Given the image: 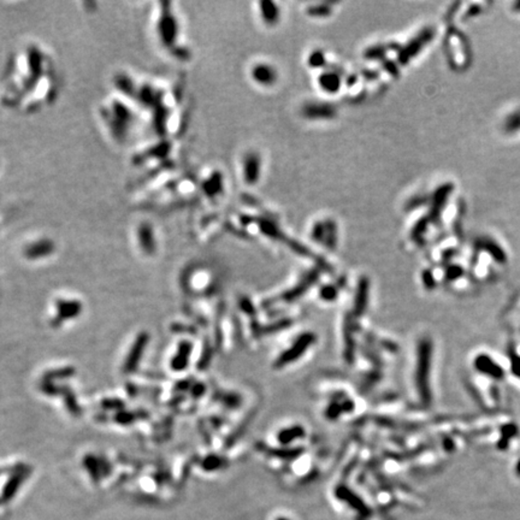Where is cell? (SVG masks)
Returning a JSON list of instances; mask_svg holds the SVG:
<instances>
[{"mask_svg":"<svg viewBox=\"0 0 520 520\" xmlns=\"http://www.w3.org/2000/svg\"><path fill=\"white\" fill-rule=\"evenodd\" d=\"M336 295V292L334 290V288H324L323 292H322V296L325 300H332V298Z\"/></svg>","mask_w":520,"mask_h":520,"instance_id":"obj_17","label":"cell"},{"mask_svg":"<svg viewBox=\"0 0 520 520\" xmlns=\"http://www.w3.org/2000/svg\"><path fill=\"white\" fill-rule=\"evenodd\" d=\"M21 482H22V475H21V473H20V475L14 476V478H12L11 481L9 482V484L6 485L5 492H4L5 496L6 497L14 496V494H15V492H16L18 485L21 484Z\"/></svg>","mask_w":520,"mask_h":520,"instance_id":"obj_14","label":"cell"},{"mask_svg":"<svg viewBox=\"0 0 520 520\" xmlns=\"http://www.w3.org/2000/svg\"><path fill=\"white\" fill-rule=\"evenodd\" d=\"M56 252V243L50 237H38L35 240L29 241L23 247L24 258L32 260H40L51 256Z\"/></svg>","mask_w":520,"mask_h":520,"instance_id":"obj_3","label":"cell"},{"mask_svg":"<svg viewBox=\"0 0 520 520\" xmlns=\"http://www.w3.org/2000/svg\"><path fill=\"white\" fill-rule=\"evenodd\" d=\"M366 289H368V288H366V287H362V288H360V292H359V293H360V295H359V296H360V298H362V299L358 300V301H357V310H358V311L362 310V308H363V304H364V302H365L366 292H368V290H366Z\"/></svg>","mask_w":520,"mask_h":520,"instance_id":"obj_16","label":"cell"},{"mask_svg":"<svg viewBox=\"0 0 520 520\" xmlns=\"http://www.w3.org/2000/svg\"><path fill=\"white\" fill-rule=\"evenodd\" d=\"M0 166H2V163H0Z\"/></svg>","mask_w":520,"mask_h":520,"instance_id":"obj_18","label":"cell"},{"mask_svg":"<svg viewBox=\"0 0 520 520\" xmlns=\"http://www.w3.org/2000/svg\"><path fill=\"white\" fill-rule=\"evenodd\" d=\"M157 28L159 40L161 41V44L165 46H169L175 41L177 32L175 18L172 20V17L169 16L166 12H163V14L160 15V17H159Z\"/></svg>","mask_w":520,"mask_h":520,"instance_id":"obj_6","label":"cell"},{"mask_svg":"<svg viewBox=\"0 0 520 520\" xmlns=\"http://www.w3.org/2000/svg\"><path fill=\"white\" fill-rule=\"evenodd\" d=\"M136 236L142 252L153 254L155 250V238L152 226L148 223H141L136 229Z\"/></svg>","mask_w":520,"mask_h":520,"instance_id":"obj_8","label":"cell"},{"mask_svg":"<svg viewBox=\"0 0 520 520\" xmlns=\"http://www.w3.org/2000/svg\"><path fill=\"white\" fill-rule=\"evenodd\" d=\"M253 78L262 84H271L276 79V75H275V70H272L270 66L262 64L255 66V69L253 70Z\"/></svg>","mask_w":520,"mask_h":520,"instance_id":"obj_10","label":"cell"},{"mask_svg":"<svg viewBox=\"0 0 520 520\" xmlns=\"http://www.w3.org/2000/svg\"><path fill=\"white\" fill-rule=\"evenodd\" d=\"M104 463H105V461L100 460V459L93 457V455H87V457L83 459L84 467L90 471V475L94 481H99L100 477L106 475L105 466H108V465H105Z\"/></svg>","mask_w":520,"mask_h":520,"instance_id":"obj_9","label":"cell"},{"mask_svg":"<svg viewBox=\"0 0 520 520\" xmlns=\"http://www.w3.org/2000/svg\"><path fill=\"white\" fill-rule=\"evenodd\" d=\"M189 353H191V345L188 343L182 344L180 347L179 353L176 354V357L174 358L172 363H171V366H172L174 370H182L186 368L187 362H188Z\"/></svg>","mask_w":520,"mask_h":520,"instance_id":"obj_12","label":"cell"},{"mask_svg":"<svg viewBox=\"0 0 520 520\" xmlns=\"http://www.w3.org/2000/svg\"><path fill=\"white\" fill-rule=\"evenodd\" d=\"M75 370L71 369V368H66V369H62V370H58V371H53L51 372L50 375H48V379L52 378V377H70L71 375H74Z\"/></svg>","mask_w":520,"mask_h":520,"instance_id":"obj_15","label":"cell"},{"mask_svg":"<svg viewBox=\"0 0 520 520\" xmlns=\"http://www.w3.org/2000/svg\"><path fill=\"white\" fill-rule=\"evenodd\" d=\"M82 312V304L76 300H59L57 301V322L69 320L79 316Z\"/></svg>","mask_w":520,"mask_h":520,"instance_id":"obj_7","label":"cell"},{"mask_svg":"<svg viewBox=\"0 0 520 520\" xmlns=\"http://www.w3.org/2000/svg\"><path fill=\"white\" fill-rule=\"evenodd\" d=\"M258 169H259V159L256 155L252 154L244 161V176L248 182H254L258 177Z\"/></svg>","mask_w":520,"mask_h":520,"instance_id":"obj_11","label":"cell"},{"mask_svg":"<svg viewBox=\"0 0 520 520\" xmlns=\"http://www.w3.org/2000/svg\"><path fill=\"white\" fill-rule=\"evenodd\" d=\"M301 435H302V430L300 429V427L295 426V427H292V429L282 431L281 435L278 436V440H280L282 443H288L290 441H293L294 439H296V437H300Z\"/></svg>","mask_w":520,"mask_h":520,"instance_id":"obj_13","label":"cell"},{"mask_svg":"<svg viewBox=\"0 0 520 520\" xmlns=\"http://www.w3.org/2000/svg\"><path fill=\"white\" fill-rule=\"evenodd\" d=\"M148 342V335L142 332L137 336L136 341L134 342L133 347L128 354L127 360L124 363V372L131 373L134 372L137 369V365H139L140 360H141L143 351L146 350V345H147Z\"/></svg>","mask_w":520,"mask_h":520,"instance_id":"obj_5","label":"cell"},{"mask_svg":"<svg viewBox=\"0 0 520 520\" xmlns=\"http://www.w3.org/2000/svg\"><path fill=\"white\" fill-rule=\"evenodd\" d=\"M313 339H314L313 335H311V334L302 335L301 337L296 339V342L292 345L290 350L286 351L282 356H281L280 359L277 360L276 366H278V368H282V366L286 365V364L293 363L294 360L298 359V358L301 357V354H304L305 351L310 347L312 342H313Z\"/></svg>","mask_w":520,"mask_h":520,"instance_id":"obj_4","label":"cell"},{"mask_svg":"<svg viewBox=\"0 0 520 520\" xmlns=\"http://www.w3.org/2000/svg\"><path fill=\"white\" fill-rule=\"evenodd\" d=\"M127 100L116 93L105 98L98 108L100 122L113 142L123 143L135 122V115Z\"/></svg>","mask_w":520,"mask_h":520,"instance_id":"obj_2","label":"cell"},{"mask_svg":"<svg viewBox=\"0 0 520 520\" xmlns=\"http://www.w3.org/2000/svg\"><path fill=\"white\" fill-rule=\"evenodd\" d=\"M2 85L0 104L27 115L53 105L60 88L53 58L38 42H28L11 54Z\"/></svg>","mask_w":520,"mask_h":520,"instance_id":"obj_1","label":"cell"}]
</instances>
